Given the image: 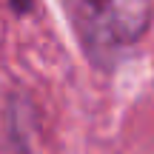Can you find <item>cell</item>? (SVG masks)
I'll return each instance as SVG.
<instances>
[{"label": "cell", "mask_w": 154, "mask_h": 154, "mask_svg": "<svg viewBox=\"0 0 154 154\" xmlns=\"http://www.w3.org/2000/svg\"><path fill=\"white\" fill-rule=\"evenodd\" d=\"M74 20L91 51H117L134 43L149 23V6L143 3H83L74 9Z\"/></svg>", "instance_id": "obj_1"}]
</instances>
